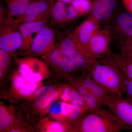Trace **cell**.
Returning <instances> with one entry per match:
<instances>
[{"mask_svg":"<svg viewBox=\"0 0 132 132\" xmlns=\"http://www.w3.org/2000/svg\"><path fill=\"white\" fill-rule=\"evenodd\" d=\"M58 46L79 71L82 73L86 72L90 58L85 56L78 50L71 34L62 38Z\"/></svg>","mask_w":132,"mask_h":132,"instance_id":"7c38bea8","label":"cell"},{"mask_svg":"<svg viewBox=\"0 0 132 132\" xmlns=\"http://www.w3.org/2000/svg\"><path fill=\"white\" fill-rule=\"evenodd\" d=\"M80 16L71 5L57 0L55 2L51 15V24L57 28H61Z\"/></svg>","mask_w":132,"mask_h":132,"instance_id":"4fadbf2b","label":"cell"},{"mask_svg":"<svg viewBox=\"0 0 132 132\" xmlns=\"http://www.w3.org/2000/svg\"><path fill=\"white\" fill-rule=\"evenodd\" d=\"M71 85H66L64 87L63 92L61 95V99L62 101L69 103L70 100Z\"/></svg>","mask_w":132,"mask_h":132,"instance_id":"f1b7e54d","label":"cell"},{"mask_svg":"<svg viewBox=\"0 0 132 132\" xmlns=\"http://www.w3.org/2000/svg\"><path fill=\"white\" fill-rule=\"evenodd\" d=\"M15 63L18 72L28 82H42L49 74L46 62L35 57L28 56L17 59Z\"/></svg>","mask_w":132,"mask_h":132,"instance_id":"277c9868","label":"cell"},{"mask_svg":"<svg viewBox=\"0 0 132 132\" xmlns=\"http://www.w3.org/2000/svg\"><path fill=\"white\" fill-rule=\"evenodd\" d=\"M9 12V16L15 21L26 12L33 0H5Z\"/></svg>","mask_w":132,"mask_h":132,"instance_id":"d6986e66","label":"cell"},{"mask_svg":"<svg viewBox=\"0 0 132 132\" xmlns=\"http://www.w3.org/2000/svg\"><path fill=\"white\" fill-rule=\"evenodd\" d=\"M111 57L122 75L125 78L132 80V56L120 52H112Z\"/></svg>","mask_w":132,"mask_h":132,"instance_id":"ac0fdd59","label":"cell"},{"mask_svg":"<svg viewBox=\"0 0 132 132\" xmlns=\"http://www.w3.org/2000/svg\"><path fill=\"white\" fill-rule=\"evenodd\" d=\"M64 87L57 89L53 87L48 86L43 93L35 98V107L42 112L48 111L51 104L60 97Z\"/></svg>","mask_w":132,"mask_h":132,"instance_id":"2e32d148","label":"cell"},{"mask_svg":"<svg viewBox=\"0 0 132 132\" xmlns=\"http://www.w3.org/2000/svg\"><path fill=\"white\" fill-rule=\"evenodd\" d=\"M70 5L81 16L90 13L92 1V0H72Z\"/></svg>","mask_w":132,"mask_h":132,"instance_id":"603a6c76","label":"cell"},{"mask_svg":"<svg viewBox=\"0 0 132 132\" xmlns=\"http://www.w3.org/2000/svg\"><path fill=\"white\" fill-rule=\"evenodd\" d=\"M87 113V112L84 109L68 102L64 104L62 109V115L65 122L72 127V123L75 124L76 126L81 119Z\"/></svg>","mask_w":132,"mask_h":132,"instance_id":"e0dca14e","label":"cell"},{"mask_svg":"<svg viewBox=\"0 0 132 132\" xmlns=\"http://www.w3.org/2000/svg\"><path fill=\"white\" fill-rule=\"evenodd\" d=\"M66 78L71 85H78L90 93L97 98L102 106L107 105L109 94L97 84L87 72L82 73L79 78L69 76Z\"/></svg>","mask_w":132,"mask_h":132,"instance_id":"8fae6325","label":"cell"},{"mask_svg":"<svg viewBox=\"0 0 132 132\" xmlns=\"http://www.w3.org/2000/svg\"><path fill=\"white\" fill-rule=\"evenodd\" d=\"M11 55L0 49V69L4 72L7 70L10 65Z\"/></svg>","mask_w":132,"mask_h":132,"instance_id":"484cf974","label":"cell"},{"mask_svg":"<svg viewBox=\"0 0 132 132\" xmlns=\"http://www.w3.org/2000/svg\"><path fill=\"white\" fill-rule=\"evenodd\" d=\"M59 1H60L62 2H64L66 4L70 5L72 0H59Z\"/></svg>","mask_w":132,"mask_h":132,"instance_id":"d6a6232c","label":"cell"},{"mask_svg":"<svg viewBox=\"0 0 132 132\" xmlns=\"http://www.w3.org/2000/svg\"><path fill=\"white\" fill-rule=\"evenodd\" d=\"M55 0H33L23 15L15 21L19 26L36 22H46L51 18Z\"/></svg>","mask_w":132,"mask_h":132,"instance_id":"ba28073f","label":"cell"},{"mask_svg":"<svg viewBox=\"0 0 132 132\" xmlns=\"http://www.w3.org/2000/svg\"><path fill=\"white\" fill-rule=\"evenodd\" d=\"M47 87L48 86L42 85L41 86L35 90V92H34L32 95L31 96V98H35L36 97L40 95L45 92V90H46Z\"/></svg>","mask_w":132,"mask_h":132,"instance_id":"4dcf8cb0","label":"cell"},{"mask_svg":"<svg viewBox=\"0 0 132 132\" xmlns=\"http://www.w3.org/2000/svg\"><path fill=\"white\" fill-rule=\"evenodd\" d=\"M65 54L59 46H56L52 52L42 59L52 68L58 70L62 73V68L64 65Z\"/></svg>","mask_w":132,"mask_h":132,"instance_id":"44dd1931","label":"cell"},{"mask_svg":"<svg viewBox=\"0 0 132 132\" xmlns=\"http://www.w3.org/2000/svg\"><path fill=\"white\" fill-rule=\"evenodd\" d=\"M124 130L112 114L101 115L88 113L81 119L74 128V132H120Z\"/></svg>","mask_w":132,"mask_h":132,"instance_id":"7a4b0ae2","label":"cell"},{"mask_svg":"<svg viewBox=\"0 0 132 132\" xmlns=\"http://www.w3.org/2000/svg\"><path fill=\"white\" fill-rule=\"evenodd\" d=\"M112 42L111 31L108 26H105L92 38L81 53L90 59H100L111 53Z\"/></svg>","mask_w":132,"mask_h":132,"instance_id":"5b68a950","label":"cell"},{"mask_svg":"<svg viewBox=\"0 0 132 132\" xmlns=\"http://www.w3.org/2000/svg\"><path fill=\"white\" fill-rule=\"evenodd\" d=\"M55 43L54 32L47 26L38 33L31 47L23 54L26 57H43L49 54L55 48Z\"/></svg>","mask_w":132,"mask_h":132,"instance_id":"9c48e42d","label":"cell"},{"mask_svg":"<svg viewBox=\"0 0 132 132\" xmlns=\"http://www.w3.org/2000/svg\"><path fill=\"white\" fill-rule=\"evenodd\" d=\"M40 129L42 132H74L73 128L67 122L46 119L41 123Z\"/></svg>","mask_w":132,"mask_h":132,"instance_id":"ffe728a7","label":"cell"},{"mask_svg":"<svg viewBox=\"0 0 132 132\" xmlns=\"http://www.w3.org/2000/svg\"><path fill=\"white\" fill-rule=\"evenodd\" d=\"M120 52H122L129 55L132 56V39L121 50Z\"/></svg>","mask_w":132,"mask_h":132,"instance_id":"f546056e","label":"cell"},{"mask_svg":"<svg viewBox=\"0 0 132 132\" xmlns=\"http://www.w3.org/2000/svg\"><path fill=\"white\" fill-rule=\"evenodd\" d=\"M101 28L100 24L88 16L70 33L77 48L81 53Z\"/></svg>","mask_w":132,"mask_h":132,"instance_id":"30bf717a","label":"cell"},{"mask_svg":"<svg viewBox=\"0 0 132 132\" xmlns=\"http://www.w3.org/2000/svg\"><path fill=\"white\" fill-rule=\"evenodd\" d=\"M22 40L19 26L14 19L9 17L0 26V49L10 54L20 50Z\"/></svg>","mask_w":132,"mask_h":132,"instance_id":"52a82bcc","label":"cell"},{"mask_svg":"<svg viewBox=\"0 0 132 132\" xmlns=\"http://www.w3.org/2000/svg\"><path fill=\"white\" fill-rule=\"evenodd\" d=\"M47 26V22H28L19 25L22 40L20 51L23 53L28 50L38 33Z\"/></svg>","mask_w":132,"mask_h":132,"instance_id":"9a60e30c","label":"cell"},{"mask_svg":"<svg viewBox=\"0 0 132 132\" xmlns=\"http://www.w3.org/2000/svg\"><path fill=\"white\" fill-rule=\"evenodd\" d=\"M9 12L7 8L1 3L0 6V26L6 21L9 18Z\"/></svg>","mask_w":132,"mask_h":132,"instance_id":"83f0119b","label":"cell"},{"mask_svg":"<svg viewBox=\"0 0 132 132\" xmlns=\"http://www.w3.org/2000/svg\"><path fill=\"white\" fill-rule=\"evenodd\" d=\"M107 26L112 36V42L121 50L132 39V14L125 10L117 11Z\"/></svg>","mask_w":132,"mask_h":132,"instance_id":"3957f363","label":"cell"},{"mask_svg":"<svg viewBox=\"0 0 132 132\" xmlns=\"http://www.w3.org/2000/svg\"><path fill=\"white\" fill-rule=\"evenodd\" d=\"M61 102L57 101V100L55 101L50 106L48 112L53 118L58 120L65 121L61 114Z\"/></svg>","mask_w":132,"mask_h":132,"instance_id":"d4e9b609","label":"cell"},{"mask_svg":"<svg viewBox=\"0 0 132 132\" xmlns=\"http://www.w3.org/2000/svg\"><path fill=\"white\" fill-rule=\"evenodd\" d=\"M131 132H132V131H131Z\"/></svg>","mask_w":132,"mask_h":132,"instance_id":"836d02e7","label":"cell"},{"mask_svg":"<svg viewBox=\"0 0 132 132\" xmlns=\"http://www.w3.org/2000/svg\"><path fill=\"white\" fill-rule=\"evenodd\" d=\"M42 85V82H31L27 81L16 92L21 97L31 98L35 90Z\"/></svg>","mask_w":132,"mask_h":132,"instance_id":"cb8c5ba5","label":"cell"},{"mask_svg":"<svg viewBox=\"0 0 132 132\" xmlns=\"http://www.w3.org/2000/svg\"><path fill=\"white\" fill-rule=\"evenodd\" d=\"M86 71L109 94H125L123 75L112 59L111 53L99 59H90Z\"/></svg>","mask_w":132,"mask_h":132,"instance_id":"6da1fadb","label":"cell"},{"mask_svg":"<svg viewBox=\"0 0 132 132\" xmlns=\"http://www.w3.org/2000/svg\"><path fill=\"white\" fill-rule=\"evenodd\" d=\"M123 76L125 94L126 95V98L132 102V80L125 78L123 75Z\"/></svg>","mask_w":132,"mask_h":132,"instance_id":"4316f807","label":"cell"},{"mask_svg":"<svg viewBox=\"0 0 132 132\" xmlns=\"http://www.w3.org/2000/svg\"><path fill=\"white\" fill-rule=\"evenodd\" d=\"M107 106L125 130L132 131V103L122 95L109 94Z\"/></svg>","mask_w":132,"mask_h":132,"instance_id":"8992f818","label":"cell"},{"mask_svg":"<svg viewBox=\"0 0 132 132\" xmlns=\"http://www.w3.org/2000/svg\"><path fill=\"white\" fill-rule=\"evenodd\" d=\"M125 9L132 14V0H121Z\"/></svg>","mask_w":132,"mask_h":132,"instance_id":"1f68e13d","label":"cell"},{"mask_svg":"<svg viewBox=\"0 0 132 132\" xmlns=\"http://www.w3.org/2000/svg\"><path fill=\"white\" fill-rule=\"evenodd\" d=\"M116 0H93L89 17L107 26L115 14Z\"/></svg>","mask_w":132,"mask_h":132,"instance_id":"5bb4252c","label":"cell"},{"mask_svg":"<svg viewBox=\"0 0 132 132\" xmlns=\"http://www.w3.org/2000/svg\"><path fill=\"white\" fill-rule=\"evenodd\" d=\"M14 121V116L10 110L1 104L0 106V130H9Z\"/></svg>","mask_w":132,"mask_h":132,"instance_id":"7402d4cb","label":"cell"}]
</instances>
